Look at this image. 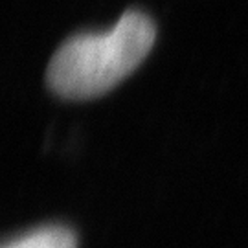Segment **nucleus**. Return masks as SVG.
Returning a JSON list of instances; mask_svg holds the SVG:
<instances>
[{"instance_id": "f257e3e1", "label": "nucleus", "mask_w": 248, "mask_h": 248, "mask_svg": "<svg viewBox=\"0 0 248 248\" xmlns=\"http://www.w3.org/2000/svg\"><path fill=\"white\" fill-rule=\"evenodd\" d=\"M155 37L156 30L147 15L127 11L108 31L70 37L48 64V85L62 98H98L147 57Z\"/></svg>"}, {"instance_id": "f03ea898", "label": "nucleus", "mask_w": 248, "mask_h": 248, "mask_svg": "<svg viewBox=\"0 0 248 248\" xmlns=\"http://www.w3.org/2000/svg\"><path fill=\"white\" fill-rule=\"evenodd\" d=\"M4 248H76V235L64 226H43L18 235Z\"/></svg>"}]
</instances>
